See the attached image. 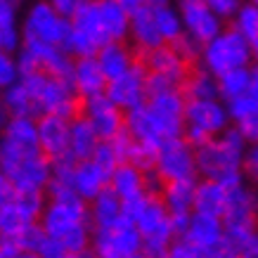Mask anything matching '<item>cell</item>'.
Masks as SVG:
<instances>
[{
  "label": "cell",
  "instance_id": "cell-1",
  "mask_svg": "<svg viewBox=\"0 0 258 258\" xmlns=\"http://www.w3.org/2000/svg\"><path fill=\"white\" fill-rule=\"evenodd\" d=\"M40 227L64 246L67 258H81L90 253V216L88 202L79 195L45 197V206L38 218Z\"/></svg>",
  "mask_w": 258,
  "mask_h": 258
},
{
  "label": "cell",
  "instance_id": "cell-2",
  "mask_svg": "<svg viewBox=\"0 0 258 258\" xmlns=\"http://www.w3.org/2000/svg\"><path fill=\"white\" fill-rule=\"evenodd\" d=\"M249 142L242 138V133L227 125L223 133L216 138H209L206 142L195 147L197 159V175L211 178L223 182L227 189L244 182V152Z\"/></svg>",
  "mask_w": 258,
  "mask_h": 258
},
{
  "label": "cell",
  "instance_id": "cell-3",
  "mask_svg": "<svg viewBox=\"0 0 258 258\" xmlns=\"http://www.w3.org/2000/svg\"><path fill=\"white\" fill-rule=\"evenodd\" d=\"M26 90L31 93L38 114H57V116L71 121L81 114V97L76 95L71 81L45 74V71H29L19 76Z\"/></svg>",
  "mask_w": 258,
  "mask_h": 258
},
{
  "label": "cell",
  "instance_id": "cell-4",
  "mask_svg": "<svg viewBox=\"0 0 258 258\" xmlns=\"http://www.w3.org/2000/svg\"><path fill=\"white\" fill-rule=\"evenodd\" d=\"M225 230V258H237V246L258 227V192L246 182L227 189L225 211L220 216Z\"/></svg>",
  "mask_w": 258,
  "mask_h": 258
},
{
  "label": "cell",
  "instance_id": "cell-5",
  "mask_svg": "<svg viewBox=\"0 0 258 258\" xmlns=\"http://www.w3.org/2000/svg\"><path fill=\"white\" fill-rule=\"evenodd\" d=\"M195 64L213 76H220L223 71L237 69V67H251L253 64L251 40H246L232 26H223L211 40L202 45Z\"/></svg>",
  "mask_w": 258,
  "mask_h": 258
},
{
  "label": "cell",
  "instance_id": "cell-6",
  "mask_svg": "<svg viewBox=\"0 0 258 258\" xmlns=\"http://www.w3.org/2000/svg\"><path fill=\"white\" fill-rule=\"evenodd\" d=\"M182 138L197 147L206 142L209 138H216L230 125L227 116V107L220 97H206V100H197V97H185V107H182Z\"/></svg>",
  "mask_w": 258,
  "mask_h": 258
},
{
  "label": "cell",
  "instance_id": "cell-7",
  "mask_svg": "<svg viewBox=\"0 0 258 258\" xmlns=\"http://www.w3.org/2000/svg\"><path fill=\"white\" fill-rule=\"evenodd\" d=\"M135 227L142 237V256L168 258V246L175 239L171 213L166 211L159 197H147L142 211L135 216Z\"/></svg>",
  "mask_w": 258,
  "mask_h": 258
},
{
  "label": "cell",
  "instance_id": "cell-8",
  "mask_svg": "<svg viewBox=\"0 0 258 258\" xmlns=\"http://www.w3.org/2000/svg\"><path fill=\"white\" fill-rule=\"evenodd\" d=\"M90 253L97 258H140L142 237L133 220L121 216L111 225L93 227Z\"/></svg>",
  "mask_w": 258,
  "mask_h": 258
},
{
  "label": "cell",
  "instance_id": "cell-9",
  "mask_svg": "<svg viewBox=\"0 0 258 258\" xmlns=\"http://www.w3.org/2000/svg\"><path fill=\"white\" fill-rule=\"evenodd\" d=\"M69 31V19L62 17L47 0H36L24 12L19 22L22 40H38L50 45H62Z\"/></svg>",
  "mask_w": 258,
  "mask_h": 258
},
{
  "label": "cell",
  "instance_id": "cell-10",
  "mask_svg": "<svg viewBox=\"0 0 258 258\" xmlns=\"http://www.w3.org/2000/svg\"><path fill=\"white\" fill-rule=\"evenodd\" d=\"M178 237L192 244L202 258H225V230L218 216L192 211Z\"/></svg>",
  "mask_w": 258,
  "mask_h": 258
},
{
  "label": "cell",
  "instance_id": "cell-11",
  "mask_svg": "<svg viewBox=\"0 0 258 258\" xmlns=\"http://www.w3.org/2000/svg\"><path fill=\"white\" fill-rule=\"evenodd\" d=\"M154 171L164 180H197L199 175H197L195 147L182 135L161 140Z\"/></svg>",
  "mask_w": 258,
  "mask_h": 258
},
{
  "label": "cell",
  "instance_id": "cell-12",
  "mask_svg": "<svg viewBox=\"0 0 258 258\" xmlns=\"http://www.w3.org/2000/svg\"><path fill=\"white\" fill-rule=\"evenodd\" d=\"M104 95L123 111L133 109V107L145 102V97H147V69L140 62V57L123 74H118V76L107 81Z\"/></svg>",
  "mask_w": 258,
  "mask_h": 258
},
{
  "label": "cell",
  "instance_id": "cell-13",
  "mask_svg": "<svg viewBox=\"0 0 258 258\" xmlns=\"http://www.w3.org/2000/svg\"><path fill=\"white\" fill-rule=\"evenodd\" d=\"M43 206H45L43 192H17L12 202L0 206V235L15 237L26 225L38 223Z\"/></svg>",
  "mask_w": 258,
  "mask_h": 258
},
{
  "label": "cell",
  "instance_id": "cell-14",
  "mask_svg": "<svg viewBox=\"0 0 258 258\" xmlns=\"http://www.w3.org/2000/svg\"><path fill=\"white\" fill-rule=\"evenodd\" d=\"M81 114L88 118L100 140H111L118 131H123V109H118L104 93L81 100Z\"/></svg>",
  "mask_w": 258,
  "mask_h": 258
},
{
  "label": "cell",
  "instance_id": "cell-15",
  "mask_svg": "<svg viewBox=\"0 0 258 258\" xmlns=\"http://www.w3.org/2000/svg\"><path fill=\"white\" fill-rule=\"evenodd\" d=\"M178 12L180 22H182V31L202 45L206 40H211L225 26V22L218 15H213L211 8L204 0H180Z\"/></svg>",
  "mask_w": 258,
  "mask_h": 258
},
{
  "label": "cell",
  "instance_id": "cell-16",
  "mask_svg": "<svg viewBox=\"0 0 258 258\" xmlns=\"http://www.w3.org/2000/svg\"><path fill=\"white\" fill-rule=\"evenodd\" d=\"M138 57L145 64L147 74H159V76L173 81L175 86H182V81L187 79L189 69H192V64L180 55L171 43H161V45L152 47V50H147V52H142Z\"/></svg>",
  "mask_w": 258,
  "mask_h": 258
},
{
  "label": "cell",
  "instance_id": "cell-17",
  "mask_svg": "<svg viewBox=\"0 0 258 258\" xmlns=\"http://www.w3.org/2000/svg\"><path fill=\"white\" fill-rule=\"evenodd\" d=\"M38 147L50 161L69 154V121L57 114H38L36 116Z\"/></svg>",
  "mask_w": 258,
  "mask_h": 258
},
{
  "label": "cell",
  "instance_id": "cell-18",
  "mask_svg": "<svg viewBox=\"0 0 258 258\" xmlns=\"http://www.w3.org/2000/svg\"><path fill=\"white\" fill-rule=\"evenodd\" d=\"M40 71L59 76V79H71V67H74V57L64 50L62 45H50V43H38V40H22V45Z\"/></svg>",
  "mask_w": 258,
  "mask_h": 258
},
{
  "label": "cell",
  "instance_id": "cell-19",
  "mask_svg": "<svg viewBox=\"0 0 258 258\" xmlns=\"http://www.w3.org/2000/svg\"><path fill=\"white\" fill-rule=\"evenodd\" d=\"M69 81L81 100L104 93V86H107V76H104V71L100 69V62L95 59V55L74 57V67H71Z\"/></svg>",
  "mask_w": 258,
  "mask_h": 258
},
{
  "label": "cell",
  "instance_id": "cell-20",
  "mask_svg": "<svg viewBox=\"0 0 258 258\" xmlns=\"http://www.w3.org/2000/svg\"><path fill=\"white\" fill-rule=\"evenodd\" d=\"M69 185L81 199L90 202L97 192L109 185V173L102 171L93 159H76L69 175Z\"/></svg>",
  "mask_w": 258,
  "mask_h": 258
},
{
  "label": "cell",
  "instance_id": "cell-21",
  "mask_svg": "<svg viewBox=\"0 0 258 258\" xmlns=\"http://www.w3.org/2000/svg\"><path fill=\"white\" fill-rule=\"evenodd\" d=\"M125 40H131V45H133V50L138 55H142V52H147V50L164 43L157 24H154V17H152V8L142 5L135 12H131V19H128V38Z\"/></svg>",
  "mask_w": 258,
  "mask_h": 258
},
{
  "label": "cell",
  "instance_id": "cell-22",
  "mask_svg": "<svg viewBox=\"0 0 258 258\" xmlns=\"http://www.w3.org/2000/svg\"><path fill=\"white\" fill-rule=\"evenodd\" d=\"M230 125L237 128L246 142L258 140V100L249 93L237 95L232 100H225Z\"/></svg>",
  "mask_w": 258,
  "mask_h": 258
},
{
  "label": "cell",
  "instance_id": "cell-23",
  "mask_svg": "<svg viewBox=\"0 0 258 258\" xmlns=\"http://www.w3.org/2000/svg\"><path fill=\"white\" fill-rule=\"evenodd\" d=\"M95 59L100 62V69L104 71L107 81L123 74L131 64L138 59V52L133 50V45L128 40H107L97 47L95 52Z\"/></svg>",
  "mask_w": 258,
  "mask_h": 258
},
{
  "label": "cell",
  "instance_id": "cell-24",
  "mask_svg": "<svg viewBox=\"0 0 258 258\" xmlns=\"http://www.w3.org/2000/svg\"><path fill=\"white\" fill-rule=\"evenodd\" d=\"M227 204V187L218 180L211 178H197L195 182V202L192 211L209 213V216H223Z\"/></svg>",
  "mask_w": 258,
  "mask_h": 258
},
{
  "label": "cell",
  "instance_id": "cell-25",
  "mask_svg": "<svg viewBox=\"0 0 258 258\" xmlns=\"http://www.w3.org/2000/svg\"><path fill=\"white\" fill-rule=\"evenodd\" d=\"M195 182L197 180H166L159 199L171 213H192V202H195Z\"/></svg>",
  "mask_w": 258,
  "mask_h": 258
},
{
  "label": "cell",
  "instance_id": "cell-26",
  "mask_svg": "<svg viewBox=\"0 0 258 258\" xmlns=\"http://www.w3.org/2000/svg\"><path fill=\"white\" fill-rule=\"evenodd\" d=\"M24 0H0V50L17 52L22 45L19 8Z\"/></svg>",
  "mask_w": 258,
  "mask_h": 258
},
{
  "label": "cell",
  "instance_id": "cell-27",
  "mask_svg": "<svg viewBox=\"0 0 258 258\" xmlns=\"http://www.w3.org/2000/svg\"><path fill=\"white\" fill-rule=\"evenodd\" d=\"M97 133L93 131V125L88 123V118L83 114L74 116L69 121V154L74 159H90L95 147H97Z\"/></svg>",
  "mask_w": 258,
  "mask_h": 258
},
{
  "label": "cell",
  "instance_id": "cell-28",
  "mask_svg": "<svg viewBox=\"0 0 258 258\" xmlns=\"http://www.w3.org/2000/svg\"><path fill=\"white\" fill-rule=\"evenodd\" d=\"M0 111H3V116H38L36 102H33L31 93L26 90L22 81H15L12 86L3 88Z\"/></svg>",
  "mask_w": 258,
  "mask_h": 258
},
{
  "label": "cell",
  "instance_id": "cell-29",
  "mask_svg": "<svg viewBox=\"0 0 258 258\" xmlns=\"http://www.w3.org/2000/svg\"><path fill=\"white\" fill-rule=\"evenodd\" d=\"M88 216H90V225L93 227L111 225L114 220H118L123 216L121 213V199L111 192L109 185L88 202Z\"/></svg>",
  "mask_w": 258,
  "mask_h": 258
},
{
  "label": "cell",
  "instance_id": "cell-30",
  "mask_svg": "<svg viewBox=\"0 0 258 258\" xmlns=\"http://www.w3.org/2000/svg\"><path fill=\"white\" fill-rule=\"evenodd\" d=\"M109 189L121 202L131 199V197L145 195V189H142V171L135 168L133 164H128V161H121L109 173Z\"/></svg>",
  "mask_w": 258,
  "mask_h": 258
},
{
  "label": "cell",
  "instance_id": "cell-31",
  "mask_svg": "<svg viewBox=\"0 0 258 258\" xmlns=\"http://www.w3.org/2000/svg\"><path fill=\"white\" fill-rule=\"evenodd\" d=\"M97 8H100L102 29L107 33V38L109 40L128 38V19H131V15L118 5L116 0H97Z\"/></svg>",
  "mask_w": 258,
  "mask_h": 258
},
{
  "label": "cell",
  "instance_id": "cell-32",
  "mask_svg": "<svg viewBox=\"0 0 258 258\" xmlns=\"http://www.w3.org/2000/svg\"><path fill=\"white\" fill-rule=\"evenodd\" d=\"M182 95L185 97H197V100H206V97H218V81L213 74H209L206 69L197 67L189 69L187 79L182 81Z\"/></svg>",
  "mask_w": 258,
  "mask_h": 258
},
{
  "label": "cell",
  "instance_id": "cell-33",
  "mask_svg": "<svg viewBox=\"0 0 258 258\" xmlns=\"http://www.w3.org/2000/svg\"><path fill=\"white\" fill-rule=\"evenodd\" d=\"M249 79H251V67H237V69L223 71L220 76H216V81H218V97L225 102L237 97V95L249 93Z\"/></svg>",
  "mask_w": 258,
  "mask_h": 258
},
{
  "label": "cell",
  "instance_id": "cell-34",
  "mask_svg": "<svg viewBox=\"0 0 258 258\" xmlns=\"http://www.w3.org/2000/svg\"><path fill=\"white\" fill-rule=\"evenodd\" d=\"M152 17H154V24H157L159 33L164 43H173L182 33V22H180V12L178 8H173L171 3L166 5H159V8H152Z\"/></svg>",
  "mask_w": 258,
  "mask_h": 258
},
{
  "label": "cell",
  "instance_id": "cell-35",
  "mask_svg": "<svg viewBox=\"0 0 258 258\" xmlns=\"http://www.w3.org/2000/svg\"><path fill=\"white\" fill-rule=\"evenodd\" d=\"M227 24L237 29L246 40H253L258 36V5H253L251 0H242Z\"/></svg>",
  "mask_w": 258,
  "mask_h": 258
},
{
  "label": "cell",
  "instance_id": "cell-36",
  "mask_svg": "<svg viewBox=\"0 0 258 258\" xmlns=\"http://www.w3.org/2000/svg\"><path fill=\"white\" fill-rule=\"evenodd\" d=\"M157 154H159V142H152V140H135L133 138V145H131V152H128V164H133L135 168L140 171H149L154 168L157 164Z\"/></svg>",
  "mask_w": 258,
  "mask_h": 258
},
{
  "label": "cell",
  "instance_id": "cell-37",
  "mask_svg": "<svg viewBox=\"0 0 258 258\" xmlns=\"http://www.w3.org/2000/svg\"><path fill=\"white\" fill-rule=\"evenodd\" d=\"M62 47L71 57H88L97 52V45H95L93 40L88 38V36H83L81 31H76V29H71V26H69V31H67V36H64Z\"/></svg>",
  "mask_w": 258,
  "mask_h": 258
},
{
  "label": "cell",
  "instance_id": "cell-38",
  "mask_svg": "<svg viewBox=\"0 0 258 258\" xmlns=\"http://www.w3.org/2000/svg\"><path fill=\"white\" fill-rule=\"evenodd\" d=\"M90 159H93L95 164L100 166L104 173H111L118 164H121L109 140H100V142H97V147H95V152H93V157H90Z\"/></svg>",
  "mask_w": 258,
  "mask_h": 258
},
{
  "label": "cell",
  "instance_id": "cell-39",
  "mask_svg": "<svg viewBox=\"0 0 258 258\" xmlns=\"http://www.w3.org/2000/svg\"><path fill=\"white\" fill-rule=\"evenodd\" d=\"M15 81H19V67H17L15 52L0 50V88L12 86Z\"/></svg>",
  "mask_w": 258,
  "mask_h": 258
},
{
  "label": "cell",
  "instance_id": "cell-40",
  "mask_svg": "<svg viewBox=\"0 0 258 258\" xmlns=\"http://www.w3.org/2000/svg\"><path fill=\"white\" fill-rule=\"evenodd\" d=\"M171 45L175 47V50H178L180 55L185 57V59H187L189 64H195V62H197V57H199V50H202V43H197V40L192 38V36H187L185 31L180 33V36H178L175 40H173Z\"/></svg>",
  "mask_w": 258,
  "mask_h": 258
},
{
  "label": "cell",
  "instance_id": "cell-41",
  "mask_svg": "<svg viewBox=\"0 0 258 258\" xmlns=\"http://www.w3.org/2000/svg\"><path fill=\"white\" fill-rule=\"evenodd\" d=\"M244 173L253 180V185L258 187V140L246 145V152H244Z\"/></svg>",
  "mask_w": 258,
  "mask_h": 258
},
{
  "label": "cell",
  "instance_id": "cell-42",
  "mask_svg": "<svg viewBox=\"0 0 258 258\" xmlns=\"http://www.w3.org/2000/svg\"><path fill=\"white\" fill-rule=\"evenodd\" d=\"M204 3H206V5L211 8L213 15H218L223 22H230L242 0H204Z\"/></svg>",
  "mask_w": 258,
  "mask_h": 258
},
{
  "label": "cell",
  "instance_id": "cell-43",
  "mask_svg": "<svg viewBox=\"0 0 258 258\" xmlns=\"http://www.w3.org/2000/svg\"><path fill=\"white\" fill-rule=\"evenodd\" d=\"M166 180L159 175L154 168H149V171H142V189H145V195L149 197H159L161 187H164Z\"/></svg>",
  "mask_w": 258,
  "mask_h": 258
},
{
  "label": "cell",
  "instance_id": "cell-44",
  "mask_svg": "<svg viewBox=\"0 0 258 258\" xmlns=\"http://www.w3.org/2000/svg\"><path fill=\"white\" fill-rule=\"evenodd\" d=\"M237 258H258V227L251 230L237 246Z\"/></svg>",
  "mask_w": 258,
  "mask_h": 258
},
{
  "label": "cell",
  "instance_id": "cell-45",
  "mask_svg": "<svg viewBox=\"0 0 258 258\" xmlns=\"http://www.w3.org/2000/svg\"><path fill=\"white\" fill-rule=\"evenodd\" d=\"M24 251L19 249L15 237L10 235H0V258H22Z\"/></svg>",
  "mask_w": 258,
  "mask_h": 258
},
{
  "label": "cell",
  "instance_id": "cell-46",
  "mask_svg": "<svg viewBox=\"0 0 258 258\" xmlns=\"http://www.w3.org/2000/svg\"><path fill=\"white\" fill-rule=\"evenodd\" d=\"M15 197H17L15 182H12L5 173L0 171V206H3V204H8V202H12Z\"/></svg>",
  "mask_w": 258,
  "mask_h": 258
},
{
  "label": "cell",
  "instance_id": "cell-47",
  "mask_svg": "<svg viewBox=\"0 0 258 258\" xmlns=\"http://www.w3.org/2000/svg\"><path fill=\"white\" fill-rule=\"evenodd\" d=\"M47 3H50V5H52V8H55L62 17H67V19H69V17L74 15V10H76V5H79L81 0H47Z\"/></svg>",
  "mask_w": 258,
  "mask_h": 258
},
{
  "label": "cell",
  "instance_id": "cell-48",
  "mask_svg": "<svg viewBox=\"0 0 258 258\" xmlns=\"http://www.w3.org/2000/svg\"><path fill=\"white\" fill-rule=\"evenodd\" d=\"M249 95L258 100V64H251V79H249Z\"/></svg>",
  "mask_w": 258,
  "mask_h": 258
},
{
  "label": "cell",
  "instance_id": "cell-49",
  "mask_svg": "<svg viewBox=\"0 0 258 258\" xmlns=\"http://www.w3.org/2000/svg\"><path fill=\"white\" fill-rule=\"evenodd\" d=\"M116 3L125 10V12H128V15H131V12H135L138 8H142V0H116Z\"/></svg>",
  "mask_w": 258,
  "mask_h": 258
},
{
  "label": "cell",
  "instance_id": "cell-50",
  "mask_svg": "<svg viewBox=\"0 0 258 258\" xmlns=\"http://www.w3.org/2000/svg\"><path fill=\"white\" fill-rule=\"evenodd\" d=\"M166 3H171V0H142V5H147V8H159V5H166Z\"/></svg>",
  "mask_w": 258,
  "mask_h": 258
},
{
  "label": "cell",
  "instance_id": "cell-51",
  "mask_svg": "<svg viewBox=\"0 0 258 258\" xmlns=\"http://www.w3.org/2000/svg\"><path fill=\"white\" fill-rule=\"evenodd\" d=\"M251 55H253V64H258V36L251 40Z\"/></svg>",
  "mask_w": 258,
  "mask_h": 258
},
{
  "label": "cell",
  "instance_id": "cell-52",
  "mask_svg": "<svg viewBox=\"0 0 258 258\" xmlns=\"http://www.w3.org/2000/svg\"><path fill=\"white\" fill-rule=\"evenodd\" d=\"M0 100H3V88H0ZM0 114H3V111H0Z\"/></svg>",
  "mask_w": 258,
  "mask_h": 258
},
{
  "label": "cell",
  "instance_id": "cell-53",
  "mask_svg": "<svg viewBox=\"0 0 258 258\" xmlns=\"http://www.w3.org/2000/svg\"><path fill=\"white\" fill-rule=\"evenodd\" d=\"M251 3H253V5H258V0H251Z\"/></svg>",
  "mask_w": 258,
  "mask_h": 258
},
{
  "label": "cell",
  "instance_id": "cell-54",
  "mask_svg": "<svg viewBox=\"0 0 258 258\" xmlns=\"http://www.w3.org/2000/svg\"><path fill=\"white\" fill-rule=\"evenodd\" d=\"M0 121H3V114H0Z\"/></svg>",
  "mask_w": 258,
  "mask_h": 258
}]
</instances>
